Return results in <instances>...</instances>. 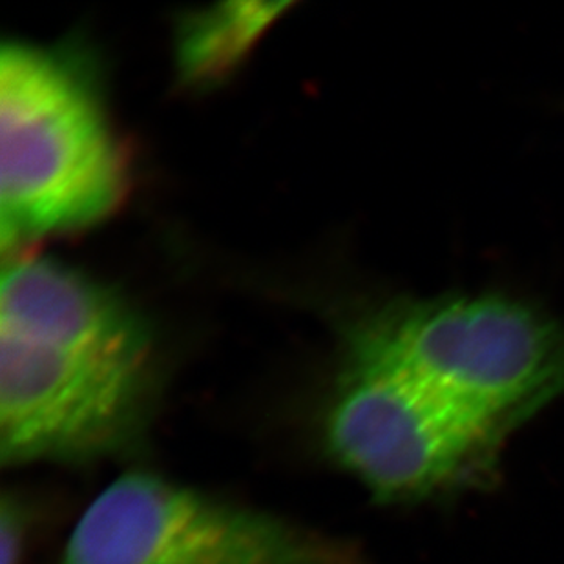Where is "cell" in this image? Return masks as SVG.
<instances>
[{
    "label": "cell",
    "instance_id": "cell-2",
    "mask_svg": "<svg viewBox=\"0 0 564 564\" xmlns=\"http://www.w3.org/2000/svg\"><path fill=\"white\" fill-rule=\"evenodd\" d=\"M127 165L90 75L72 55L32 44L0 54L2 241L77 229L105 218Z\"/></svg>",
    "mask_w": 564,
    "mask_h": 564
},
{
    "label": "cell",
    "instance_id": "cell-1",
    "mask_svg": "<svg viewBox=\"0 0 564 564\" xmlns=\"http://www.w3.org/2000/svg\"><path fill=\"white\" fill-rule=\"evenodd\" d=\"M150 338L116 294L48 258L6 263L0 288L4 466L88 463L138 437Z\"/></svg>",
    "mask_w": 564,
    "mask_h": 564
},
{
    "label": "cell",
    "instance_id": "cell-3",
    "mask_svg": "<svg viewBox=\"0 0 564 564\" xmlns=\"http://www.w3.org/2000/svg\"><path fill=\"white\" fill-rule=\"evenodd\" d=\"M352 341L502 441L564 394V325L508 294L393 305Z\"/></svg>",
    "mask_w": 564,
    "mask_h": 564
},
{
    "label": "cell",
    "instance_id": "cell-6",
    "mask_svg": "<svg viewBox=\"0 0 564 564\" xmlns=\"http://www.w3.org/2000/svg\"><path fill=\"white\" fill-rule=\"evenodd\" d=\"M280 4H227L192 17L180 39V66L192 83L218 79L235 68L278 17Z\"/></svg>",
    "mask_w": 564,
    "mask_h": 564
},
{
    "label": "cell",
    "instance_id": "cell-7",
    "mask_svg": "<svg viewBox=\"0 0 564 564\" xmlns=\"http://www.w3.org/2000/svg\"><path fill=\"white\" fill-rule=\"evenodd\" d=\"M19 499L6 496L0 510V564H21L26 541V519Z\"/></svg>",
    "mask_w": 564,
    "mask_h": 564
},
{
    "label": "cell",
    "instance_id": "cell-4",
    "mask_svg": "<svg viewBox=\"0 0 564 564\" xmlns=\"http://www.w3.org/2000/svg\"><path fill=\"white\" fill-rule=\"evenodd\" d=\"M325 442L378 501L410 505L494 482L502 438L352 341L325 416Z\"/></svg>",
    "mask_w": 564,
    "mask_h": 564
},
{
    "label": "cell",
    "instance_id": "cell-5",
    "mask_svg": "<svg viewBox=\"0 0 564 564\" xmlns=\"http://www.w3.org/2000/svg\"><path fill=\"white\" fill-rule=\"evenodd\" d=\"M61 564H371L362 550L154 474L121 475L75 524Z\"/></svg>",
    "mask_w": 564,
    "mask_h": 564
}]
</instances>
